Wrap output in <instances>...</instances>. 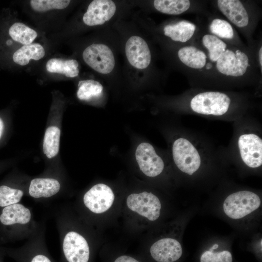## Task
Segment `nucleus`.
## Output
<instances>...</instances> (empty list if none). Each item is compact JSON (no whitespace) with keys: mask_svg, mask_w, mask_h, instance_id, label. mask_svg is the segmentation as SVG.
Returning a JSON list of instances; mask_svg holds the SVG:
<instances>
[{"mask_svg":"<svg viewBox=\"0 0 262 262\" xmlns=\"http://www.w3.org/2000/svg\"><path fill=\"white\" fill-rule=\"evenodd\" d=\"M261 205V199L255 193L241 191L229 195L223 203V210L229 217L238 219L256 210Z\"/></svg>","mask_w":262,"mask_h":262,"instance_id":"1","label":"nucleus"},{"mask_svg":"<svg viewBox=\"0 0 262 262\" xmlns=\"http://www.w3.org/2000/svg\"><path fill=\"white\" fill-rule=\"evenodd\" d=\"M230 103V98L224 93L205 92L196 95L191 101L190 106L198 114L221 115L228 111Z\"/></svg>","mask_w":262,"mask_h":262,"instance_id":"2","label":"nucleus"},{"mask_svg":"<svg viewBox=\"0 0 262 262\" xmlns=\"http://www.w3.org/2000/svg\"><path fill=\"white\" fill-rule=\"evenodd\" d=\"M172 154L176 165L183 172L191 175L200 167L201 159L198 151L185 138H180L174 141Z\"/></svg>","mask_w":262,"mask_h":262,"instance_id":"3","label":"nucleus"},{"mask_svg":"<svg viewBox=\"0 0 262 262\" xmlns=\"http://www.w3.org/2000/svg\"><path fill=\"white\" fill-rule=\"evenodd\" d=\"M85 63L96 71L108 74L115 66L114 54L109 47L102 44H93L88 46L82 52Z\"/></svg>","mask_w":262,"mask_h":262,"instance_id":"4","label":"nucleus"},{"mask_svg":"<svg viewBox=\"0 0 262 262\" xmlns=\"http://www.w3.org/2000/svg\"><path fill=\"white\" fill-rule=\"evenodd\" d=\"M216 62L219 72L232 77L243 76L249 66L247 55L239 49H227Z\"/></svg>","mask_w":262,"mask_h":262,"instance_id":"5","label":"nucleus"},{"mask_svg":"<svg viewBox=\"0 0 262 262\" xmlns=\"http://www.w3.org/2000/svg\"><path fill=\"white\" fill-rule=\"evenodd\" d=\"M127 205L132 211L150 221L157 220L160 213L161 204L158 197L151 193L143 192L131 194L127 198Z\"/></svg>","mask_w":262,"mask_h":262,"instance_id":"6","label":"nucleus"},{"mask_svg":"<svg viewBox=\"0 0 262 262\" xmlns=\"http://www.w3.org/2000/svg\"><path fill=\"white\" fill-rule=\"evenodd\" d=\"M135 156L140 170L146 176L154 177L162 172L164 162L150 144L140 143L136 149Z\"/></svg>","mask_w":262,"mask_h":262,"instance_id":"7","label":"nucleus"},{"mask_svg":"<svg viewBox=\"0 0 262 262\" xmlns=\"http://www.w3.org/2000/svg\"><path fill=\"white\" fill-rule=\"evenodd\" d=\"M115 199L111 188L103 183L93 186L83 196L85 206L96 213H103L112 205Z\"/></svg>","mask_w":262,"mask_h":262,"instance_id":"8","label":"nucleus"},{"mask_svg":"<svg viewBox=\"0 0 262 262\" xmlns=\"http://www.w3.org/2000/svg\"><path fill=\"white\" fill-rule=\"evenodd\" d=\"M238 147L243 162L249 167L256 168L262 164V140L254 134L241 135Z\"/></svg>","mask_w":262,"mask_h":262,"instance_id":"9","label":"nucleus"},{"mask_svg":"<svg viewBox=\"0 0 262 262\" xmlns=\"http://www.w3.org/2000/svg\"><path fill=\"white\" fill-rule=\"evenodd\" d=\"M125 53L129 63L137 69H145L151 62V53L146 41L138 36H132L127 41Z\"/></svg>","mask_w":262,"mask_h":262,"instance_id":"10","label":"nucleus"},{"mask_svg":"<svg viewBox=\"0 0 262 262\" xmlns=\"http://www.w3.org/2000/svg\"><path fill=\"white\" fill-rule=\"evenodd\" d=\"M63 251L68 262H88L89 248L86 240L79 233L70 231L65 236Z\"/></svg>","mask_w":262,"mask_h":262,"instance_id":"11","label":"nucleus"},{"mask_svg":"<svg viewBox=\"0 0 262 262\" xmlns=\"http://www.w3.org/2000/svg\"><path fill=\"white\" fill-rule=\"evenodd\" d=\"M116 5L110 0H94L88 5L83 16L84 24L90 26L102 25L115 15Z\"/></svg>","mask_w":262,"mask_h":262,"instance_id":"12","label":"nucleus"},{"mask_svg":"<svg viewBox=\"0 0 262 262\" xmlns=\"http://www.w3.org/2000/svg\"><path fill=\"white\" fill-rule=\"evenodd\" d=\"M152 258L158 262H173L178 260L182 253L180 243L176 239L166 238L160 239L151 246Z\"/></svg>","mask_w":262,"mask_h":262,"instance_id":"13","label":"nucleus"},{"mask_svg":"<svg viewBox=\"0 0 262 262\" xmlns=\"http://www.w3.org/2000/svg\"><path fill=\"white\" fill-rule=\"evenodd\" d=\"M217 5L220 12L237 27L244 28L248 25V13L240 0H218Z\"/></svg>","mask_w":262,"mask_h":262,"instance_id":"14","label":"nucleus"},{"mask_svg":"<svg viewBox=\"0 0 262 262\" xmlns=\"http://www.w3.org/2000/svg\"><path fill=\"white\" fill-rule=\"evenodd\" d=\"M31 217L30 210L21 204L16 203L5 207L0 214V222L4 226L28 223Z\"/></svg>","mask_w":262,"mask_h":262,"instance_id":"15","label":"nucleus"},{"mask_svg":"<svg viewBox=\"0 0 262 262\" xmlns=\"http://www.w3.org/2000/svg\"><path fill=\"white\" fill-rule=\"evenodd\" d=\"M60 189L59 181L51 178H36L32 180L29 189L30 195L35 198L49 197Z\"/></svg>","mask_w":262,"mask_h":262,"instance_id":"16","label":"nucleus"},{"mask_svg":"<svg viewBox=\"0 0 262 262\" xmlns=\"http://www.w3.org/2000/svg\"><path fill=\"white\" fill-rule=\"evenodd\" d=\"M196 26L186 20L180 21L175 24L167 25L164 28V34L173 41L186 42L193 36Z\"/></svg>","mask_w":262,"mask_h":262,"instance_id":"17","label":"nucleus"},{"mask_svg":"<svg viewBox=\"0 0 262 262\" xmlns=\"http://www.w3.org/2000/svg\"><path fill=\"white\" fill-rule=\"evenodd\" d=\"M178 55L183 64L192 68H202L206 63L205 53L195 46L182 47L179 50Z\"/></svg>","mask_w":262,"mask_h":262,"instance_id":"18","label":"nucleus"},{"mask_svg":"<svg viewBox=\"0 0 262 262\" xmlns=\"http://www.w3.org/2000/svg\"><path fill=\"white\" fill-rule=\"evenodd\" d=\"M45 54L43 47L38 43L23 45L13 54L12 59L16 64L24 66L28 65L30 60H39Z\"/></svg>","mask_w":262,"mask_h":262,"instance_id":"19","label":"nucleus"},{"mask_svg":"<svg viewBox=\"0 0 262 262\" xmlns=\"http://www.w3.org/2000/svg\"><path fill=\"white\" fill-rule=\"evenodd\" d=\"M78 67L79 64L76 60H64L56 58L49 60L46 65L48 72L61 74L69 78H74L79 75Z\"/></svg>","mask_w":262,"mask_h":262,"instance_id":"20","label":"nucleus"},{"mask_svg":"<svg viewBox=\"0 0 262 262\" xmlns=\"http://www.w3.org/2000/svg\"><path fill=\"white\" fill-rule=\"evenodd\" d=\"M8 33L13 40L24 45L32 44L37 36L35 30L18 22L10 26Z\"/></svg>","mask_w":262,"mask_h":262,"instance_id":"21","label":"nucleus"},{"mask_svg":"<svg viewBox=\"0 0 262 262\" xmlns=\"http://www.w3.org/2000/svg\"><path fill=\"white\" fill-rule=\"evenodd\" d=\"M154 8L161 13L177 15L186 12L190 7L188 0H156L153 2Z\"/></svg>","mask_w":262,"mask_h":262,"instance_id":"22","label":"nucleus"},{"mask_svg":"<svg viewBox=\"0 0 262 262\" xmlns=\"http://www.w3.org/2000/svg\"><path fill=\"white\" fill-rule=\"evenodd\" d=\"M60 130L56 126H50L46 130L43 144V152L49 159L56 156L59 150Z\"/></svg>","mask_w":262,"mask_h":262,"instance_id":"23","label":"nucleus"},{"mask_svg":"<svg viewBox=\"0 0 262 262\" xmlns=\"http://www.w3.org/2000/svg\"><path fill=\"white\" fill-rule=\"evenodd\" d=\"M78 87L77 96L82 100H88L93 98L99 97L103 89L101 84L94 80L80 81Z\"/></svg>","mask_w":262,"mask_h":262,"instance_id":"24","label":"nucleus"},{"mask_svg":"<svg viewBox=\"0 0 262 262\" xmlns=\"http://www.w3.org/2000/svg\"><path fill=\"white\" fill-rule=\"evenodd\" d=\"M202 42L208 50L209 59L212 62H216L227 49V44L219 38L212 34L204 35Z\"/></svg>","mask_w":262,"mask_h":262,"instance_id":"25","label":"nucleus"},{"mask_svg":"<svg viewBox=\"0 0 262 262\" xmlns=\"http://www.w3.org/2000/svg\"><path fill=\"white\" fill-rule=\"evenodd\" d=\"M70 2L68 0H31L30 3L32 9L38 12H47L52 9H64Z\"/></svg>","mask_w":262,"mask_h":262,"instance_id":"26","label":"nucleus"},{"mask_svg":"<svg viewBox=\"0 0 262 262\" xmlns=\"http://www.w3.org/2000/svg\"><path fill=\"white\" fill-rule=\"evenodd\" d=\"M210 31L213 35L217 37L231 39L234 36V31L231 25L222 19L215 18L210 24Z\"/></svg>","mask_w":262,"mask_h":262,"instance_id":"27","label":"nucleus"},{"mask_svg":"<svg viewBox=\"0 0 262 262\" xmlns=\"http://www.w3.org/2000/svg\"><path fill=\"white\" fill-rule=\"evenodd\" d=\"M23 195V192L6 185L0 186V207H5L17 203Z\"/></svg>","mask_w":262,"mask_h":262,"instance_id":"28","label":"nucleus"},{"mask_svg":"<svg viewBox=\"0 0 262 262\" xmlns=\"http://www.w3.org/2000/svg\"><path fill=\"white\" fill-rule=\"evenodd\" d=\"M231 254L225 250L218 252L205 251L201 255L200 262H232Z\"/></svg>","mask_w":262,"mask_h":262,"instance_id":"29","label":"nucleus"},{"mask_svg":"<svg viewBox=\"0 0 262 262\" xmlns=\"http://www.w3.org/2000/svg\"><path fill=\"white\" fill-rule=\"evenodd\" d=\"M114 262H139L135 260L129 256H121L117 258Z\"/></svg>","mask_w":262,"mask_h":262,"instance_id":"30","label":"nucleus"},{"mask_svg":"<svg viewBox=\"0 0 262 262\" xmlns=\"http://www.w3.org/2000/svg\"><path fill=\"white\" fill-rule=\"evenodd\" d=\"M31 262H51L50 261L46 256L38 255L35 256Z\"/></svg>","mask_w":262,"mask_h":262,"instance_id":"31","label":"nucleus"},{"mask_svg":"<svg viewBox=\"0 0 262 262\" xmlns=\"http://www.w3.org/2000/svg\"><path fill=\"white\" fill-rule=\"evenodd\" d=\"M5 125L3 119L0 116V140L4 131Z\"/></svg>","mask_w":262,"mask_h":262,"instance_id":"32","label":"nucleus"},{"mask_svg":"<svg viewBox=\"0 0 262 262\" xmlns=\"http://www.w3.org/2000/svg\"><path fill=\"white\" fill-rule=\"evenodd\" d=\"M262 47H261L260 48V49H259V64H260V66H261V71H262Z\"/></svg>","mask_w":262,"mask_h":262,"instance_id":"33","label":"nucleus"},{"mask_svg":"<svg viewBox=\"0 0 262 262\" xmlns=\"http://www.w3.org/2000/svg\"><path fill=\"white\" fill-rule=\"evenodd\" d=\"M218 247V245L217 244H215L210 249L209 251L213 252L214 249H216Z\"/></svg>","mask_w":262,"mask_h":262,"instance_id":"34","label":"nucleus"}]
</instances>
